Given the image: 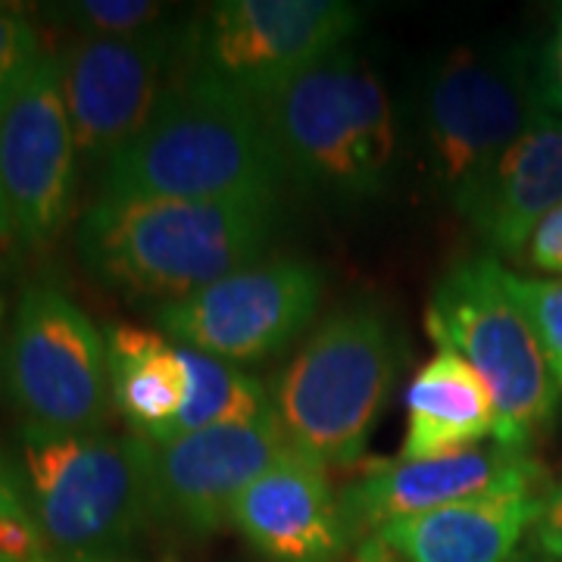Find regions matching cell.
Segmentation results:
<instances>
[{
  "instance_id": "3",
  "label": "cell",
  "mask_w": 562,
  "mask_h": 562,
  "mask_svg": "<svg viewBox=\"0 0 562 562\" xmlns=\"http://www.w3.org/2000/svg\"><path fill=\"white\" fill-rule=\"evenodd\" d=\"M284 172L338 201L379 198L394 176L397 125L382 79L353 54L284 81L260 101Z\"/></svg>"
},
{
  "instance_id": "12",
  "label": "cell",
  "mask_w": 562,
  "mask_h": 562,
  "mask_svg": "<svg viewBox=\"0 0 562 562\" xmlns=\"http://www.w3.org/2000/svg\"><path fill=\"white\" fill-rule=\"evenodd\" d=\"M179 35L150 29L125 38H79L60 54L63 98L88 169L106 162L138 138L172 81Z\"/></svg>"
},
{
  "instance_id": "28",
  "label": "cell",
  "mask_w": 562,
  "mask_h": 562,
  "mask_svg": "<svg viewBox=\"0 0 562 562\" xmlns=\"http://www.w3.org/2000/svg\"><path fill=\"white\" fill-rule=\"evenodd\" d=\"M13 238H16V232H13V216H10L7 194H3V179H0V250L13 241Z\"/></svg>"
},
{
  "instance_id": "1",
  "label": "cell",
  "mask_w": 562,
  "mask_h": 562,
  "mask_svg": "<svg viewBox=\"0 0 562 562\" xmlns=\"http://www.w3.org/2000/svg\"><path fill=\"white\" fill-rule=\"evenodd\" d=\"M284 162L260 103L201 69L172 79L150 122L101 172V198L279 201Z\"/></svg>"
},
{
  "instance_id": "8",
  "label": "cell",
  "mask_w": 562,
  "mask_h": 562,
  "mask_svg": "<svg viewBox=\"0 0 562 562\" xmlns=\"http://www.w3.org/2000/svg\"><path fill=\"white\" fill-rule=\"evenodd\" d=\"M7 391L35 425L101 431L106 422V338L57 281L22 288L7 341Z\"/></svg>"
},
{
  "instance_id": "25",
  "label": "cell",
  "mask_w": 562,
  "mask_h": 562,
  "mask_svg": "<svg viewBox=\"0 0 562 562\" xmlns=\"http://www.w3.org/2000/svg\"><path fill=\"white\" fill-rule=\"evenodd\" d=\"M535 538L550 560L562 562V482L543 491L541 509L535 519Z\"/></svg>"
},
{
  "instance_id": "10",
  "label": "cell",
  "mask_w": 562,
  "mask_h": 562,
  "mask_svg": "<svg viewBox=\"0 0 562 562\" xmlns=\"http://www.w3.org/2000/svg\"><path fill=\"white\" fill-rule=\"evenodd\" d=\"M357 25L360 13L341 0H225L194 38L198 69L260 103L344 50Z\"/></svg>"
},
{
  "instance_id": "9",
  "label": "cell",
  "mask_w": 562,
  "mask_h": 562,
  "mask_svg": "<svg viewBox=\"0 0 562 562\" xmlns=\"http://www.w3.org/2000/svg\"><path fill=\"white\" fill-rule=\"evenodd\" d=\"M322 276L313 262H254L191 297L162 303L157 325L169 341L225 362H260L288 350L313 322Z\"/></svg>"
},
{
  "instance_id": "24",
  "label": "cell",
  "mask_w": 562,
  "mask_h": 562,
  "mask_svg": "<svg viewBox=\"0 0 562 562\" xmlns=\"http://www.w3.org/2000/svg\"><path fill=\"white\" fill-rule=\"evenodd\" d=\"M528 262L541 272L562 276V206L547 213L525 244Z\"/></svg>"
},
{
  "instance_id": "26",
  "label": "cell",
  "mask_w": 562,
  "mask_h": 562,
  "mask_svg": "<svg viewBox=\"0 0 562 562\" xmlns=\"http://www.w3.org/2000/svg\"><path fill=\"white\" fill-rule=\"evenodd\" d=\"M538 81H541V98L543 106L557 116H562V16L557 22V32L547 44L541 66H538Z\"/></svg>"
},
{
  "instance_id": "2",
  "label": "cell",
  "mask_w": 562,
  "mask_h": 562,
  "mask_svg": "<svg viewBox=\"0 0 562 562\" xmlns=\"http://www.w3.org/2000/svg\"><path fill=\"white\" fill-rule=\"evenodd\" d=\"M276 220L279 201L98 198L81 216L76 247L106 288L172 303L254 266Z\"/></svg>"
},
{
  "instance_id": "17",
  "label": "cell",
  "mask_w": 562,
  "mask_h": 562,
  "mask_svg": "<svg viewBox=\"0 0 562 562\" xmlns=\"http://www.w3.org/2000/svg\"><path fill=\"white\" fill-rule=\"evenodd\" d=\"M543 491L487 494L379 528L403 562H506L535 525Z\"/></svg>"
},
{
  "instance_id": "29",
  "label": "cell",
  "mask_w": 562,
  "mask_h": 562,
  "mask_svg": "<svg viewBox=\"0 0 562 562\" xmlns=\"http://www.w3.org/2000/svg\"><path fill=\"white\" fill-rule=\"evenodd\" d=\"M0 322H3V301H0Z\"/></svg>"
},
{
  "instance_id": "27",
  "label": "cell",
  "mask_w": 562,
  "mask_h": 562,
  "mask_svg": "<svg viewBox=\"0 0 562 562\" xmlns=\"http://www.w3.org/2000/svg\"><path fill=\"white\" fill-rule=\"evenodd\" d=\"M29 506V494H25V482L22 475L0 457V513H13Z\"/></svg>"
},
{
  "instance_id": "11",
  "label": "cell",
  "mask_w": 562,
  "mask_h": 562,
  "mask_svg": "<svg viewBox=\"0 0 562 562\" xmlns=\"http://www.w3.org/2000/svg\"><path fill=\"white\" fill-rule=\"evenodd\" d=\"M76 162L60 54H44L0 103V179L22 244L44 247L60 235L76 194Z\"/></svg>"
},
{
  "instance_id": "13",
  "label": "cell",
  "mask_w": 562,
  "mask_h": 562,
  "mask_svg": "<svg viewBox=\"0 0 562 562\" xmlns=\"http://www.w3.org/2000/svg\"><path fill=\"white\" fill-rule=\"evenodd\" d=\"M138 443L150 516L191 535H213L228 525L232 506L244 487L260 479L291 447L276 413L244 425L203 428L169 441H150L138 435Z\"/></svg>"
},
{
  "instance_id": "16",
  "label": "cell",
  "mask_w": 562,
  "mask_h": 562,
  "mask_svg": "<svg viewBox=\"0 0 562 562\" xmlns=\"http://www.w3.org/2000/svg\"><path fill=\"white\" fill-rule=\"evenodd\" d=\"M557 206H562V116L547 110L506 150L465 220L491 250L516 257Z\"/></svg>"
},
{
  "instance_id": "20",
  "label": "cell",
  "mask_w": 562,
  "mask_h": 562,
  "mask_svg": "<svg viewBox=\"0 0 562 562\" xmlns=\"http://www.w3.org/2000/svg\"><path fill=\"white\" fill-rule=\"evenodd\" d=\"M181 357L191 375V391L169 438L203 431V428H220V425H244L276 413L272 391L250 372H244L241 366L216 360L191 347H181Z\"/></svg>"
},
{
  "instance_id": "19",
  "label": "cell",
  "mask_w": 562,
  "mask_h": 562,
  "mask_svg": "<svg viewBox=\"0 0 562 562\" xmlns=\"http://www.w3.org/2000/svg\"><path fill=\"white\" fill-rule=\"evenodd\" d=\"M110 394L135 435L162 441L181 416L191 375L181 347L140 325H113L106 331Z\"/></svg>"
},
{
  "instance_id": "15",
  "label": "cell",
  "mask_w": 562,
  "mask_h": 562,
  "mask_svg": "<svg viewBox=\"0 0 562 562\" xmlns=\"http://www.w3.org/2000/svg\"><path fill=\"white\" fill-rule=\"evenodd\" d=\"M228 525L272 562H335L350 543L328 469L294 447L244 487Z\"/></svg>"
},
{
  "instance_id": "18",
  "label": "cell",
  "mask_w": 562,
  "mask_h": 562,
  "mask_svg": "<svg viewBox=\"0 0 562 562\" xmlns=\"http://www.w3.org/2000/svg\"><path fill=\"white\" fill-rule=\"evenodd\" d=\"M494 438V397L484 379L453 350H438L406 391L401 460H441Z\"/></svg>"
},
{
  "instance_id": "5",
  "label": "cell",
  "mask_w": 562,
  "mask_h": 562,
  "mask_svg": "<svg viewBox=\"0 0 562 562\" xmlns=\"http://www.w3.org/2000/svg\"><path fill=\"white\" fill-rule=\"evenodd\" d=\"M401 362V338L372 306L328 316L272 382V406L294 450L325 469L360 462Z\"/></svg>"
},
{
  "instance_id": "23",
  "label": "cell",
  "mask_w": 562,
  "mask_h": 562,
  "mask_svg": "<svg viewBox=\"0 0 562 562\" xmlns=\"http://www.w3.org/2000/svg\"><path fill=\"white\" fill-rule=\"evenodd\" d=\"M44 57L38 25L16 7H0V103Z\"/></svg>"
},
{
  "instance_id": "7",
  "label": "cell",
  "mask_w": 562,
  "mask_h": 562,
  "mask_svg": "<svg viewBox=\"0 0 562 562\" xmlns=\"http://www.w3.org/2000/svg\"><path fill=\"white\" fill-rule=\"evenodd\" d=\"M506 276L491 257L457 262L428 301L425 328L438 350L460 353L484 379L494 397V441L528 447L557 416L562 391Z\"/></svg>"
},
{
  "instance_id": "14",
  "label": "cell",
  "mask_w": 562,
  "mask_h": 562,
  "mask_svg": "<svg viewBox=\"0 0 562 562\" xmlns=\"http://www.w3.org/2000/svg\"><path fill=\"white\" fill-rule=\"evenodd\" d=\"M541 462L528 453V447L491 441L441 460L379 462L362 479L347 484L338 494V503L347 538L360 541L382 525L450 503L487 494L541 491Z\"/></svg>"
},
{
  "instance_id": "6",
  "label": "cell",
  "mask_w": 562,
  "mask_h": 562,
  "mask_svg": "<svg viewBox=\"0 0 562 562\" xmlns=\"http://www.w3.org/2000/svg\"><path fill=\"white\" fill-rule=\"evenodd\" d=\"M547 113L525 47H460L422 91L419 140L428 179L443 201L472 213L506 150Z\"/></svg>"
},
{
  "instance_id": "21",
  "label": "cell",
  "mask_w": 562,
  "mask_h": 562,
  "mask_svg": "<svg viewBox=\"0 0 562 562\" xmlns=\"http://www.w3.org/2000/svg\"><path fill=\"white\" fill-rule=\"evenodd\" d=\"M57 20L81 29V38H125L160 29L162 7L150 0H76L50 7Z\"/></svg>"
},
{
  "instance_id": "22",
  "label": "cell",
  "mask_w": 562,
  "mask_h": 562,
  "mask_svg": "<svg viewBox=\"0 0 562 562\" xmlns=\"http://www.w3.org/2000/svg\"><path fill=\"white\" fill-rule=\"evenodd\" d=\"M506 281L531 322L541 341L543 360L550 366V375L562 391V279H525L509 272Z\"/></svg>"
},
{
  "instance_id": "4",
  "label": "cell",
  "mask_w": 562,
  "mask_h": 562,
  "mask_svg": "<svg viewBox=\"0 0 562 562\" xmlns=\"http://www.w3.org/2000/svg\"><path fill=\"white\" fill-rule=\"evenodd\" d=\"M20 447L29 506L54 562H120L154 519L138 435L25 422Z\"/></svg>"
}]
</instances>
